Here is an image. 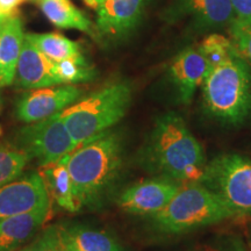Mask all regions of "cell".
I'll return each mask as SVG.
<instances>
[{
  "label": "cell",
  "mask_w": 251,
  "mask_h": 251,
  "mask_svg": "<svg viewBox=\"0 0 251 251\" xmlns=\"http://www.w3.org/2000/svg\"><path fill=\"white\" fill-rule=\"evenodd\" d=\"M14 81L18 86L28 90L61 85L55 63L43 55L26 39V36L17 65Z\"/></svg>",
  "instance_id": "12"
},
{
  "label": "cell",
  "mask_w": 251,
  "mask_h": 251,
  "mask_svg": "<svg viewBox=\"0 0 251 251\" xmlns=\"http://www.w3.org/2000/svg\"><path fill=\"white\" fill-rule=\"evenodd\" d=\"M202 99L213 118L230 125L242 124L251 112V72L236 48L209 64L203 80Z\"/></svg>",
  "instance_id": "3"
},
{
  "label": "cell",
  "mask_w": 251,
  "mask_h": 251,
  "mask_svg": "<svg viewBox=\"0 0 251 251\" xmlns=\"http://www.w3.org/2000/svg\"><path fill=\"white\" fill-rule=\"evenodd\" d=\"M25 36L43 55H46L50 61H52L54 63L81 55V48L79 43L69 40L68 37L61 35V34L29 33L25 34Z\"/></svg>",
  "instance_id": "20"
},
{
  "label": "cell",
  "mask_w": 251,
  "mask_h": 251,
  "mask_svg": "<svg viewBox=\"0 0 251 251\" xmlns=\"http://www.w3.org/2000/svg\"><path fill=\"white\" fill-rule=\"evenodd\" d=\"M56 71L61 84H76L92 79L93 68L87 63L83 54L76 57L63 59L55 63Z\"/></svg>",
  "instance_id": "22"
},
{
  "label": "cell",
  "mask_w": 251,
  "mask_h": 251,
  "mask_svg": "<svg viewBox=\"0 0 251 251\" xmlns=\"http://www.w3.org/2000/svg\"><path fill=\"white\" fill-rule=\"evenodd\" d=\"M5 24V23H4ZM4 24H0V33H1V30H2V26H4Z\"/></svg>",
  "instance_id": "30"
},
{
  "label": "cell",
  "mask_w": 251,
  "mask_h": 251,
  "mask_svg": "<svg viewBox=\"0 0 251 251\" xmlns=\"http://www.w3.org/2000/svg\"><path fill=\"white\" fill-rule=\"evenodd\" d=\"M50 205L45 178L37 172L21 175L0 186V221Z\"/></svg>",
  "instance_id": "8"
},
{
  "label": "cell",
  "mask_w": 251,
  "mask_h": 251,
  "mask_svg": "<svg viewBox=\"0 0 251 251\" xmlns=\"http://www.w3.org/2000/svg\"><path fill=\"white\" fill-rule=\"evenodd\" d=\"M176 13L190 18L205 31L229 28L235 20L230 0H176Z\"/></svg>",
  "instance_id": "14"
},
{
  "label": "cell",
  "mask_w": 251,
  "mask_h": 251,
  "mask_svg": "<svg viewBox=\"0 0 251 251\" xmlns=\"http://www.w3.org/2000/svg\"><path fill=\"white\" fill-rule=\"evenodd\" d=\"M81 90L74 84L42 87L24 94L18 101L19 120L31 124L58 114L79 99Z\"/></svg>",
  "instance_id": "10"
},
{
  "label": "cell",
  "mask_w": 251,
  "mask_h": 251,
  "mask_svg": "<svg viewBox=\"0 0 251 251\" xmlns=\"http://www.w3.org/2000/svg\"><path fill=\"white\" fill-rule=\"evenodd\" d=\"M124 142L111 129L80 144L65 156L77 208L98 201L120 172Z\"/></svg>",
  "instance_id": "2"
},
{
  "label": "cell",
  "mask_w": 251,
  "mask_h": 251,
  "mask_svg": "<svg viewBox=\"0 0 251 251\" xmlns=\"http://www.w3.org/2000/svg\"><path fill=\"white\" fill-rule=\"evenodd\" d=\"M43 14L58 28H74L84 33L92 34V24L70 0H39Z\"/></svg>",
  "instance_id": "18"
},
{
  "label": "cell",
  "mask_w": 251,
  "mask_h": 251,
  "mask_svg": "<svg viewBox=\"0 0 251 251\" xmlns=\"http://www.w3.org/2000/svg\"><path fill=\"white\" fill-rule=\"evenodd\" d=\"M24 0H0V11L6 15L13 14L14 9L23 2Z\"/></svg>",
  "instance_id": "27"
},
{
  "label": "cell",
  "mask_w": 251,
  "mask_h": 251,
  "mask_svg": "<svg viewBox=\"0 0 251 251\" xmlns=\"http://www.w3.org/2000/svg\"><path fill=\"white\" fill-rule=\"evenodd\" d=\"M19 251H28V247L24 248V249H21V250H19Z\"/></svg>",
  "instance_id": "31"
},
{
  "label": "cell",
  "mask_w": 251,
  "mask_h": 251,
  "mask_svg": "<svg viewBox=\"0 0 251 251\" xmlns=\"http://www.w3.org/2000/svg\"><path fill=\"white\" fill-rule=\"evenodd\" d=\"M146 0H105L97 8V29L101 35L119 37L139 23Z\"/></svg>",
  "instance_id": "13"
},
{
  "label": "cell",
  "mask_w": 251,
  "mask_h": 251,
  "mask_svg": "<svg viewBox=\"0 0 251 251\" xmlns=\"http://www.w3.org/2000/svg\"><path fill=\"white\" fill-rule=\"evenodd\" d=\"M190 251H248V247L238 235L218 234L194 244Z\"/></svg>",
  "instance_id": "23"
},
{
  "label": "cell",
  "mask_w": 251,
  "mask_h": 251,
  "mask_svg": "<svg viewBox=\"0 0 251 251\" xmlns=\"http://www.w3.org/2000/svg\"><path fill=\"white\" fill-rule=\"evenodd\" d=\"M129 84L118 81L101 87L59 113L76 148L111 129L125 117L130 105Z\"/></svg>",
  "instance_id": "4"
},
{
  "label": "cell",
  "mask_w": 251,
  "mask_h": 251,
  "mask_svg": "<svg viewBox=\"0 0 251 251\" xmlns=\"http://www.w3.org/2000/svg\"><path fill=\"white\" fill-rule=\"evenodd\" d=\"M43 169V178L50 197L54 198L56 202L65 211L77 212L78 208L74 198L72 181L65 163V156L59 162Z\"/></svg>",
  "instance_id": "19"
},
{
  "label": "cell",
  "mask_w": 251,
  "mask_h": 251,
  "mask_svg": "<svg viewBox=\"0 0 251 251\" xmlns=\"http://www.w3.org/2000/svg\"><path fill=\"white\" fill-rule=\"evenodd\" d=\"M84 1L86 2L87 5L90 6V7H93V8H98L100 5L102 4L105 0H84Z\"/></svg>",
  "instance_id": "28"
},
{
  "label": "cell",
  "mask_w": 251,
  "mask_h": 251,
  "mask_svg": "<svg viewBox=\"0 0 251 251\" xmlns=\"http://www.w3.org/2000/svg\"><path fill=\"white\" fill-rule=\"evenodd\" d=\"M68 251H127L117 237L81 225H58Z\"/></svg>",
  "instance_id": "17"
},
{
  "label": "cell",
  "mask_w": 251,
  "mask_h": 251,
  "mask_svg": "<svg viewBox=\"0 0 251 251\" xmlns=\"http://www.w3.org/2000/svg\"><path fill=\"white\" fill-rule=\"evenodd\" d=\"M200 184L235 216L251 215V161L238 153H221L207 163Z\"/></svg>",
  "instance_id": "6"
},
{
  "label": "cell",
  "mask_w": 251,
  "mask_h": 251,
  "mask_svg": "<svg viewBox=\"0 0 251 251\" xmlns=\"http://www.w3.org/2000/svg\"><path fill=\"white\" fill-rule=\"evenodd\" d=\"M235 19L241 21H251V0H230Z\"/></svg>",
  "instance_id": "26"
},
{
  "label": "cell",
  "mask_w": 251,
  "mask_h": 251,
  "mask_svg": "<svg viewBox=\"0 0 251 251\" xmlns=\"http://www.w3.org/2000/svg\"><path fill=\"white\" fill-rule=\"evenodd\" d=\"M9 17H11V15H9ZM9 17L4 13H1V11H0V24H4Z\"/></svg>",
  "instance_id": "29"
},
{
  "label": "cell",
  "mask_w": 251,
  "mask_h": 251,
  "mask_svg": "<svg viewBox=\"0 0 251 251\" xmlns=\"http://www.w3.org/2000/svg\"><path fill=\"white\" fill-rule=\"evenodd\" d=\"M250 243H251V235H250Z\"/></svg>",
  "instance_id": "33"
},
{
  "label": "cell",
  "mask_w": 251,
  "mask_h": 251,
  "mask_svg": "<svg viewBox=\"0 0 251 251\" xmlns=\"http://www.w3.org/2000/svg\"><path fill=\"white\" fill-rule=\"evenodd\" d=\"M234 213L200 183L184 184L162 211L150 216L164 234H184L234 218Z\"/></svg>",
  "instance_id": "5"
},
{
  "label": "cell",
  "mask_w": 251,
  "mask_h": 251,
  "mask_svg": "<svg viewBox=\"0 0 251 251\" xmlns=\"http://www.w3.org/2000/svg\"><path fill=\"white\" fill-rule=\"evenodd\" d=\"M25 41L24 26L18 15L5 21L0 33V87L14 83L15 71Z\"/></svg>",
  "instance_id": "16"
},
{
  "label": "cell",
  "mask_w": 251,
  "mask_h": 251,
  "mask_svg": "<svg viewBox=\"0 0 251 251\" xmlns=\"http://www.w3.org/2000/svg\"><path fill=\"white\" fill-rule=\"evenodd\" d=\"M1 131H2V129H1V126H0V135H1Z\"/></svg>",
  "instance_id": "32"
},
{
  "label": "cell",
  "mask_w": 251,
  "mask_h": 251,
  "mask_svg": "<svg viewBox=\"0 0 251 251\" xmlns=\"http://www.w3.org/2000/svg\"><path fill=\"white\" fill-rule=\"evenodd\" d=\"M17 148L46 168L74 151L76 144L58 113L21 128L17 134Z\"/></svg>",
  "instance_id": "7"
},
{
  "label": "cell",
  "mask_w": 251,
  "mask_h": 251,
  "mask_svg": "<svg viewBox=\"0 0 251 251\" xmlns=\"http://www.w3.org/2000/svg\"><path fill=\"white\" fill-rule=\"evenodd\" d=\"M146 169L158 177L180 183H199L207 162L201 144L193 136L184 119L168 112L156 119L142 150Z\"/></svg>",
  "instance_id": "1"
},
{
  "label": "cell",
  "mask_w": 251,
  "mask_h": 251,
  "mask_svg": "<svg viewBox=\"0 0 251 251\" xmlns=\"http://www.w3.org/2000/svg\"><path fill=\"white\" fill-rule=\"evenodd\" d=\"M183 185L165 177L140 181L122 191L118 205L129 214L151 216L162 211Z\"/></svg>",
  "instance_id": "9"
},
{
  "label": "cell",
  "mask_w": 251,
  "mask_h": 251,
  "mask_svg": "<svg viewBox=\"0 0 251 251\" xmlns=\"http://www.w3.org/2000/svg\"><path fill=\"white\" fill-rule=\"evenodd\" d=\"M29 161V156L23 150L11 146H0V186L23 175Z\"/></svg>",
  "instance_id": "21"
},
{
  "label": "cell",
  "mask_w": 251,
  "mask_h": 251,
  "mask_svg": "<svg viewBox=\"0 0 251 251\" xmlns=\"http://www.w3.org/2000/svg\"><path fill=\"white\" fill-rule=\"evenodd\" d=\"M208 70L209 63L199 47L185 49L176 56L169 68V74L180 102L184 105L191 102L198 87L202 85Z\"/></svg>",
  "instance_id": "11"
},
{
  "label": "cell",
  "mask_w": 251,
  "mask_h": 251,
  "mask_svg": "<svg viewBox=\"0 0 251 251\" xmlns=\"http://www.w3.org/2000/svg\"><path fill=\"white\" fill-rule=\"evenodd\" d=\"M28 251H68L59 231L58 225L50 226L36 236Z\"/></svg>",
  "instance_id": "25"
},
{
  "label": "cell",
  "mask_w": 251,
  "mask_h": 251,
  "mask_svg": "<svg viewBox=\"0 0 251 251\" xmlns=\"http://www.w3.org/2000/svg\"><path fill=\"white\" fill-rule=\"evenodd\" d=\"M50 215V205L0 221V251H15L41 230Z\"/></svg>",
  "instance_id": "15"
},
{
  "label": "cell",
  "mask_w": 251,
  "mask_h": 251,
  "mask_svg": "<svg viewBox=\"0 0 251 251\" xmlns=\"http://www.w3.org/2000/svg\"><path fill=\"white\" fill-rule=\"evenodd\" d=\"M230 40L237 51L251 62V21H241L235 19L229 26Z\"/></svg>",
  "instance_id": "24"
}]
</instances>
